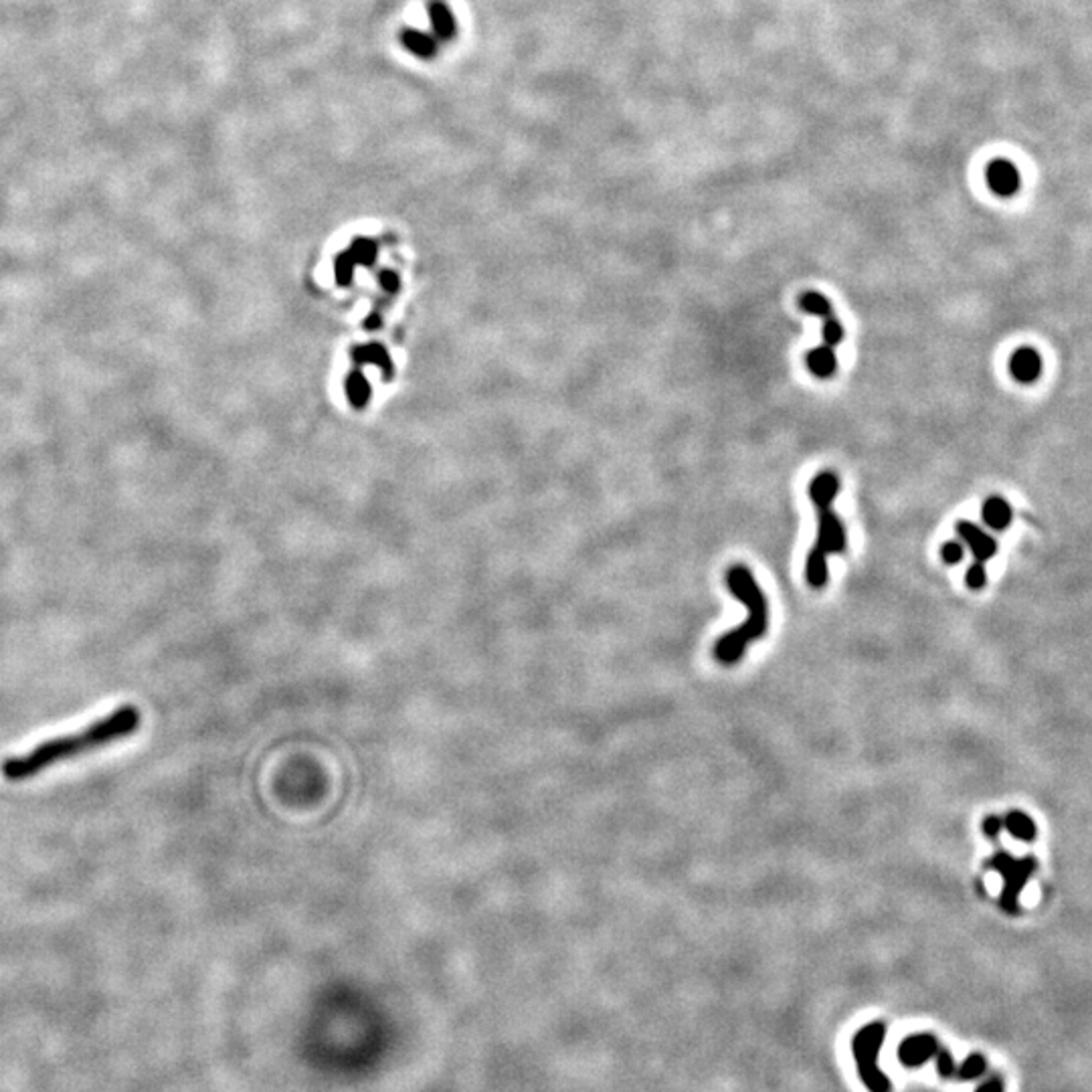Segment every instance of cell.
Listing matches in <instances>:
<instances>
[{
    "mask_svg": "<svg viewBox=\"0 0 1092 1092\" xmlns=\"http://www.w3.org/2000/svg\"><path fill=\"white\" fill-rule=\"evenodd\" d=\"M140 725V708L134 704H121L99 720H93L91 725L81 728V731L65 737L47 738V741L32 747L31 751L7 757L0 763V775L9 783L35 779L38 773L51 769L55 765L99 751V749L112 747L124 738L134 737Z\"/></svg>",
    "mask_w": 1092,
    "mask_h": 1092,
    "instance_id": "obj_1",
    "label": "cell"
},
{
    "mask_svg": "<svg viewBox=\"0 0 1092 1092\" xmlns=\"http://www.w3.org/2000/svg\"><path fill=\"white\" fill-rule=\"evenodd\" d=\"M837 492H840V479L831 472L819 473L809 484V496H812L819 514L818 538H815L813 549L809 550L807 562H805V578L813 589L825 587L827 578H830L827 559L831 555L843 553L848 544L843 522L831 510V502H834Z\"/></svg>",
    "mask_w": 1092,
    "mask_h": 1092,
    "instance_id": "obj_2",
    "label": "cell"
},
{
    "mask_svg": "<svg viewBox=\"0 0 1092 1092\" xmlns=\"http://www.w3.org/2000/svg\"><path fill=\"white\" fill-rule=\"evenodd\" d=\"M726 584L749 611L747 621L743 625L735 627L731 633H726V636H722L716 642V658L722 664L731 666L743 658L749 643L765 636L766 625H769V609H766L765 593L760 591L753 572L747 567H731L726 572Z\"/></svg>",
    "mask_w": 1092,
    "mask_h": 1092,
    "instance_id": "obj_3",
    "label": "cell"
},
{
    "mask_svg": "<svg viewBox=\"0 0 1092 1092\" xmlns=\"http://www.w3.org/2000/svg\"><path fill=\"white\" fill-rule=\"evenodd\" d=\"M886 1040V1024L872 1022L860 1028L852 1038V1054L860 1078L870 1092H892V1083L880 1070V1050Z\"/></svg>",
    "mask_w": 1092,
    "mask_h": 1092,
    "instance_id": "obj_4",
    "label": "cell"
},
{
    "mask_svg": "<svg viewBox=\"0 0 1092 1092\" xmlns=\"http://www.w3.org/2000/svg\"><path fill=\"white\" fill-rule=\"evenodd\" d=\"M985 868L997 870L1003 880V890L1000 904L1003 913L1018 914L1019 913V896H1022L1025 884L1031 878V874L1038 870V860L1036 856L1016 858L1006 849H997L989 860H985Z\"/></svg>",
    "mask_w": 1092,
    "mask_h": 1092,
    "instance_id": "obj_5",
    "label": "cell"
},
{
    "mask_svg": "<svg viewBox=\"0 0 1092 1092\" xmlns=\"http://www.w3.org/2000/svg\"><path fill=\"white\" fill-rule=\"evenodd\" d=\"M941 1048V1040L931 1031H917L898 1046V1060L904 1068H920L931 1062Z\"/></svg>",
    "mask_w": 1092,
    "mask_h": 1092,
    "instance_id": "obj_6",
    "label": "cell"
},
{
    "mask_svg": "<svg viewBox=\"0 0 1092 1092\" xmlns=\"http://www.w3.org/2000/svg\"><path fill=\"white\" fill-rule=\"evenodd\" d=\"M985 179H987V185H989V189L994 191L997 197H1013L1019 191V186H1022L1019 170L1006 158L991 160L989 167H987L985 170Z\"/></svg>",
    "mask_w": 1092,
    "mask_h": 1092,
    "instance_id": "obj_7",
    "label": "cell"
},
{
    "mask_svg": "<svg viewBox=\"0 0 1092 1092\" xmlns=\"http://www.w3.org/2000/svg\"><path fill=\"white\" fill-rule=\"evenodd\" d=\"M957 534L963 538V543L969 546L971 555L975 556V561L978 562H985L995 556L997 553L995 538L991 537V534H987L983 528H979L978 524L969 520L957 522Z\"/></svg>",
    "mask_w": 1092,
    "mask_h": 1092,
    "instance_id": "obj_8",
    "label": "cell"
},
{
    "mask_svg": "<svg viewBox=\"0 0 1092 1092\" xmlns=\"http://www.w3.org/2000/svg\"><path fill=\"white\" fill-rule=\"evenodd\" d=\"M1009 371H1012V377L1019 380V383L1030 385L1034 380L1040 379L1042 374V356L1038 350L1030 349H1019L1013 352L1012 361H1009Z\"/></svg>",
    "mask_w": 1092,
    "mask_h": 1092,
    "instance_id": "obj_9",
    "label": "cell"
},
{
    "mask_svg": "<svg viewBox=\"0 0 1092 1092\" xmlns=\"http://www.w3.org/2000/svg\"><path fill=\"white\" fill-rule=\"evenodd\" d=\"M1003 818V830L1009 831V836L1016 837V840L1024 842V843H1031L1038 837V827H1036L1034 819L1030 818L1028 813L1019 812V809H1012Z\"/></svg>",
    "mask_w": 1092,
    "mask_h": 1092,
    "instance_id": "obj_10",
    "label": "cell"
},
{
    "mask_svg": "<svg viewBox=\"0 0 1092 1092\" xmlns=\"http://www.w3.org/2000/svg\"><path fill=\"white\" fill-rule=\"evenodd\" d=\"M981 518L989 528L994 531H1006V528L1012 524L1013 512L1012 506L1007 504L1006 500L1000 498V496H991L983 502V508H981Z\"/></svg>",
    "mask_w": 1092,
    "mask_h": 1092,
    "instance_id": "obj_11",
    "label": "cell"
},
{
    "mask_svg": "<svg viewBox=\"0 0 1092 1092\" xmlns=\"http://www.w3.org/2000/svg\"><path fill=\"white\" fill-rule=\"evenodd\" d=\"M429 16H432L435 37L441 38V41H449V38L455 37V16L451 15L449 7L443 0H432L429 3Z\"/></svg>",
    "mask_w": 1092,
    "mask_h": 1092,
    "instance_id": "obj_12",
    "label": "cell"
},
{
    "mask_svg": "<svg viewBox=\"0 0 1092 1092\" xmlns=\"http://www.w3.org/2000/svg\"><path fill=\"white\" fill-rule=\"evenodd\" d=\"M805 362H807V368L812 371L818 379H830L834 377L836 368H837V356L831 346H818V349L809 350L807 356H805Z\"/></svg>",
    "mask_w": 1092,
    "mask_h": 1092,
    "instance_id": "obj_13",
    "label": "cell"
},
{
    "mask_svg": "<svg viewBox=\"0 0 1092 1092\" xmlns=\"http://www.w3.org/2000/svg\"><path fill=\"white\" fill-rule=\"evenodd\" d=\"M401 43L402 47H407V51L417 55V57L421 59L433 57L435 51H437V43H435V38L415 29H402Z\"/></svg>",
    "mask_w": 1092,
    "mask_h": 1092,
    "instance_id": "obj_14",
    "label": "cell"
},
{
    "mask_svg": "<svg viewBox=\"0 0 1092 1092\" xmlns=\"http://www.w3.org/2000/svg\"><path fill=\"white\" fill-rule=\"evenodd\" d=\"M799 308L805 314H812V316H818L821 320H830L831 316H836L834 308H831V302L827 300L825 296L818 294V291H805V294L799 297Z\"/></svg>",
    "mask_w": 1092,
    "mask_h": 1092,
    "instance_id": "obj_15",
    "label": "cell"
},
{
    "mask_svg": "<svg viewBox=\"0 0 1092 1092\" xmlns=\"http://www.w3.org/2000/svg\"><path fill=\"white\" fill-rule=\"evenodd\" d=\"M989 1070V1060L981 1054V1052H973L969 1054L965 1060L959 1064V1072H957V1080L961 1083H971V1080H978L987 1074Z\"/></svg>",
    "mask_w": 1092,
    "mask_h": 1092,
    "instance_id": "obj_16",
    "label": "cell"
},
{
    "mask_svg": "<svg viewBox=\"0 0 1092 1092\" xmlns=\"http://www.w3.org/2000/svg\"><path fill=\"white\" fill-rule=\"evenodd\" d=\"M935 1066H936V1074L945 1080H957V1072H959V1064L955 1060V1056L951 1054L947 1046H942L936 1050L935 1054Z\"/></svg>",
    "mask_w": 1092,
    "mask_h": 1092,
    "instance_id": "obj_17",
    "label": "cell"
},
{
    "mask_svg": "<svg viewBox=\"0 0 1092 1092\" xmlns=\"http://www.w3.org/2000/svg\"><path fill=\"white\" fill-rule=\"evenodd\" d=\"M821 336H824V344L831 346H840L843 338H846V330H843V324L837 320L836 316H831L830 320H824V328H821Z\"/></svg>",
    "mask_w": 1092,
    "mask_h": 1092,
    "instance_id": "obj_18",
    "label": "cell"
},
{
    "mask_svg": "<svg viewBox=\"0 0 1092 1092\" xmlns=\"http://www.w3.org/2000/svg\"><path fill=\"white\" fill-rule=\"evenodd\" d=\"M965 583H967V587L973 589V591H979V589L985 587V584H987V571H985L983 562L975 561L973 565L969 567L967 572H965Z\"/></svg>",
    "mask_w": 1092,
    "mask_h": 1092,
    "instance_id": "obj_19",
    "label": "cell"
},
{
    "mask_svg": "<svg viewBox=\"0 0 1092 1092\" xmlns=\"http://www.w3.org/2000/svg\"><path fill=\"white\" fill-rule=\"evenodd\" d=\"M963 555H965V546L961 543H957V540H948V543L942 544L941 549V556L947 565H957V562H961Z\"/></svg>",
    "mask_w": 1092,
    "mask_h": 1092,
    "instance_id": "obj_20",
    "label": "cell"
},
{
    "mask_svg": "<svg viewBox=\"0 0 1092 1092\" xmlns=\"http://www.w3.org/2000/svg\"><path fill=\"white\" fill-rule=\"evenodd\" d=\"M975 1092H1006V1078L1001 1074H989Z\"/></svg>",
    "mask_w": 1092,
    "mask_h": 1092,
    "instance_id": "obj_21",
    "label": "cell"
},
{
    "mask_svg": "<svg viewBox=\"0 0 1092 1092\" xmlns=\"http://www.w3.org/2000/svg\"><path fill=\"white\" fill-rule=\"evenodd\" d=\"M981 830H983V834L987 837H994L995 840V837L1000 836V831L1003 830V818L1001 815H987L983 824H981Z\"/></svg>",
    "mask_w": 1092,
    "mask_h": 1092,
    "instance_id": "obj_22",
    "label": "cell"
}]
</instances>
